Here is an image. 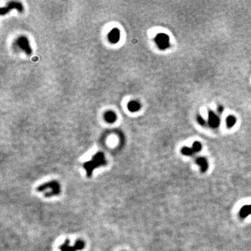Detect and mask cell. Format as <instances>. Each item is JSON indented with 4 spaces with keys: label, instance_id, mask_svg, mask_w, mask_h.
Returning a JSON list of instances; mask_svg holds the SVG:
<instances>
[{
    "label": "cell",
    "instance_id": "cell-1",
    "mask_svg": "<svg viewBox=\"0 0 251 251\" xmlns=\"http://www.w3.org/2000/svg\"><path fill=\"white\" fill-rule=\"evenodd\" d=\"M105 165H107V160H105V154L103 152H97L93 155L90 160L84 163L83 167L86 170L87 176L91 177L95 169Z\"/></svg>",
    "mask_w": 251,
    "mask_h": 251
},
{
    "label": "cell",
    "instance_id": "cell-2",
    "mask_svg": "<svg viewBox=\"0 0 251 251\" xmlns=\"http://www.w3.org/2000/svg\"><path fill=\"white\" fill-rule=\"evenodd\" d=\"M37 191L44 193V196L46 197L57 196L61 193V186L57 181H51L39 185Z\"/></svg>",
    "mask_w": 251,
    "mask_h": 251
},
{
    "label": "cell",
    "instance_id": "cell-3",
    "mask_svg": "<svg viewBox=\"0 0 251 251\" xmlns=\"http://www.w3.org/2000/svg\"><path fill=\"white\" fill-rule=\"evenodd\" d=\"M69 240L66 239V241H65L64 244L61 245L60 246V249L61 251H77V250H81L82 249L85 248V242L83 241L82 240H77L74 246H71L69 245Z\"/></svg>",
    "mask_w": 251,
    "mask_h": 251
},
{
    "label": "cell",
    "instance_id": "cell-4",
    "mask_svg": "<svg viewBox=\"0 0 251 251\" xmlns=\"http://www.w3.org/2000/svg\"><path fill=\"white\" fill-rule=\"evenodd\" d=\"M157 46L161 50H164L169 47V36L164 33H159L155 38Z\"/></svg>",
    "mask_w": 251,
    "mask_h": 251
},
{
    "label": "cell",
    "instance_id": "cell-5",
    "mask_svg": "<svg viewBox=\"0 0 251 251\" xmlns=\"http://www.w3.org/2000/svg\"><path fill=\"white\" fill-rule=\"evenodd\" d=\"M13 9H16L18 10V12L21 13V12L23 11V7L20 2H18V1H11L5 7H2L1 9V15H5L9 13V11H11V10Z\"/></svg>",
    "mask_w": 251,
    "mask_h": 251
},
{
    "label": "cell",
    "instance_id": "cell-6",
    "mask_svg": "<svg viewBox=\"0 0 251 251\" xmlns=\"http://www.w3.org/2000/svg\"><path fill=\"white\" fill-rule=\"evenodd\" d=\"M17 45L19 48L23 50L26 54H32V48L30 47L29 40L24 36H20L17 40Z\"/></svg>",
    "mask_w": 251,
    "mask_h": 251
},
{
    "label": "cell",
    "instance_id": "cell-7",
    "mask_svg": "<svg viewBox=\"0 0 251 251\" xmlns=\"http://www.w3.org/2000/svg\"><path fill=\"white\" fill-rule=\"evenodd\" d=\"M120 38V31L117 28H114L109 32L108 39L112 43H117L119 42Z\"/></svg>",
    "mask_w": 251,
    "mask_h": 251
},
{
    "label": "cell",
    "instance_id": "cell-8",
    "mask_svg": "<svg viewBox=\"0 0 251 251\" xmlns=\"http://www.w3.org/2000/svg\"><path fill=\"white\" fill-rule=\"evenodd\" d=\"M195 163L200 167V171L202 173H205L208 170L209 168V164L208 161L205 157H198L195 160Z\"/></svg>",
    "mask_w": 251,
    "mask_h": 251
},
{
    "label": "cell",
    "instance_id": "cell-9",
    "mask_svg": "<svg viewBox=\"0 0 251 251\" xmlns=\"http://www.w3.org/2000/svg\"><path fill=\"white\" fill-rule=\"evenodd\" d=\"M209 124L212 128H217L220 124V119L213 112L209 111Z\"/></svg>",
    "mask_w": 251,
    "mask_h": 251
},
{
    "label": "cell",
    "instance_id": "cell-10",
    "mask_svg": "<svg viewBox=\"0 0 251 251\" xmlns=\"http://www.w3.org/2000/svg\"><path fill=\"white\" fill-rule=\"evenodd\" d=\"M249 215H251V205H244L240 209L238 216L241 219H244Z\"/></svg>",
    "mask_w": 251,
    "mask_h": 251
},
{
    "label": "cell",
    "instance_id": "cell-11",
    "mask_svg": "<svg viewBox=\"0 0 251 251\" xmlns=\"http://www.w3.org/2000/svg\"><path fill=\"white\" fill-rule=\"evenodd\" d=\"M140 107H141L140 103L136 101H132L128 104V109L132 113H135V112L138 111L140 109Z\"/></svg>",
    "mask_w": 251,
    "mask_h": 251
},
{
    "label": "cell",
    "instance_id": "cell-12",
    "mask_svg": "<svg viewBox=\"0 0 251 251\" xmlns=\"http://www.w3.org/2000/svg\"><path fill=\"white\" fill-rule=\"evenodd\" d=\"M104 118H105V121L108 122V123H114L117 119V115L115 113H113V111H108L107 113H105V115H104Z\"/></svg>",
    "mask_w": 251,
    "mask_h": 251
},
{
    "label": "cell",
    "instance_id": "cell-13",
    "mask_svg": "<svg viewBox=\"0 0 251 251\" xmlns=\"http://www.w3.org/2000/svg\"><path fill=\"white\" fill-rule=\"evenodd\" d=\"M227 126L228 128H231L236 124V118L234 116H228L226 120Z\"/></svg>",
    "mask_w": 251,
    "mask_h": 251
},
{
    "label": "cell",
    "instance_id": "cell-14",
    "mask_svg": "<svg viewBox=\"0 0 251 251\" xmlns=\"http://www.w3.org/2000/svg\"><path fill=\"white\" fill-rule=\"evenodd\" d=\"M181 154H182L183 155H185V156H192V155L193 154V153H195L193 152V149L188 147V146H184V147H183L182 149H181Z\"/></svg>",
    "mask_w": 251,
    "mask_h": 251
},
{
    "label": "cell",
    "instance_id": "cell-15",
    "mask_svg": "<svg viewBox=\"0 0 251 251\" xmlns=\"http://www.w3.org/2000/svg\"><path fill=\"white\" fill-rule=\"evenodd\" d=\"M202 144L199 143V142H195L193 144V146H192V149H193L194 152H200L202 149Z\"/></svg>",
    "mask_w": 251,
    "mask_h": 251
},
{
    "label": "cell",
    "instance_id": "cell-16",
    "mask_svg": "<svg viewBox=\"0 0 251 251\" xmlns=\"http://www.w3.org/2000/svg\"><path fill=\"white\" fill-rule=\"evenodd\" d=\"M197 121H198V122L201 124V125H205V120H204L203 118L200 117V116H198V117H197Z\"/></svg>",
    "mask_w": 251,
    "mask_h": 251
},
{
    "label": "cell",
    "instance_id": "cell-17",
    "mask_svg": "<svg viewBox=\"0 0 251 251\" xmlns=\"http://www.w3.org/2000/svg\"><path fill=\"white\" fill-rule=\"evenodd\" d=\"M223 110H224V108H223V107H222V106H221V105L218 106V113H222V112H223Z\"/></svg>",
    "mask_w": 251,
    "mask_h": 251
}]
</instances>
